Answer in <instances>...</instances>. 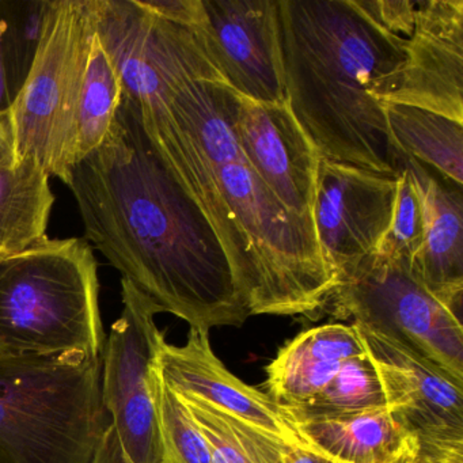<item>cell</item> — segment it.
<instances>
[{"label":"cell","mask_w":463,"mask_h":463,"mask_svg":"<svg viewBox=\"0 0 463 463\" xmlns=\"http://www.w3.org/2000/svg\"><path fill=\"white\" fill-rule=\"evenodd\" d=\"M66 185L86 240L161 313L207 332L250 317L215 232L148 139L134 99L124 94L104 143Z\"/></svg>","instance_id":"obj_1"},{"label":"cell","mask_w":463,"mask_h":463,"mask_svg":"<svg viewBox=\"0 0 463 463\" xmlns=\"http://www.w3.org/2000/svg\"><path fill=\"white\" fill-rule=\"evenodd\" d=\"M237 99L218 80H188L139 112L162 161L215 232L249 314L318 318L335 278L313 221L286 210L241 153Z\"/></svg>","instance_id":"obj_2"},{"label":"cell","mask_w":463,"mask_h":463,"mask_svg":"<svg viewBox=\"0 0 463 463\" xmlns=\"http://www.w3.org/2000/svg\"><path fill=\"white\" fill-rule=\"evenodd\" d=\"M287 104L322 158L397 177L409 159L381 99L408 39L376 24L357 0H279Z\"/></svg>","instance_id":"obj_3"},{"label":"cell","mask_w":463,"mask_h":463,"mask_svg":"<svg viewBox=\"0 0 463 463\" xmlns=\"http://www.w3.org/2000/svg\"><path fill=\"white\" fill-rule=\"evenodd\" d=\"M99 265L78 238H44L0 261V354L101 360Z\"/></svg>","instance_id":"obj_4"},{"label":"cell","mask_w":463,"mask_h":463,"mask_svg":"<svg viewBox=\"0 0 463 463\" xmlns=\"http://www.w3.org/2000/svg\"><path fill=\"white\" fill-rule=\"evenodd\" d=\"M107 427L101 360L0 354V463H94Z\"/></svg>","instance_id":"obj_5"},{"label":"cell","mask_w":463,"mask_h":463,"mask_svg":"<svg viewBox=\"0 0 463 463\" xmlns=\"http://www.w3.org/2000/svg\"><path fill=\"white\" fill-rule=\"evenodd\" d=\"M94 0H50L31 71L10 105L14 165L33 159L69 183L75 166L77 116L91 43Z\"/></svg>","instance_id":"obj_6"},{"label":"cell","mask_w":463,"mask_h":463,"mask_svg":"<svg viewBox=\"0 0 463 463\" xmlns=\"http://www.w3.org/2000/svg\"><path fill=\"white\" fill-rule=\"evenodd\" d=\"M322 313L389 335L463 382L462 319L425 288L408 260L365 257L338 278Z\"/></svg>","instance_id":"obj_7"},{"label":"cell","mask_w":463,"mask_h":463,"mask_svg":"<svg viewBox=\"0 0 463 463\" xmlns=\"http://www.w3.org/2000/svg\"><path fill=\"white\" fill-rule=\"evenodd\" d=\"M123 311L110 327L101 357V398L108 427L99 463H164L156 419V357L165 338L159 308L121 279Z\"/></svg>","instance_id":"obj_8"},{"label":"cell","mask_w":463,"mask_h":463,"mask_svg":"<svg viewBox=\"0 0 463 463\" xmlns=\"http://www.w3.org/2000/svg\"><path fill=\"white\" fill-rule=\"evenodd\" d=\"M96 34L137 107L151 108L188 80L223 83L199 29L161 20L137 0H94Z\"/></svg>","instance_id":"obj_9"},{"label":"cell","mask_w":463,"mask_h":463,"mask_svg":"<svg viewBox=\"0 0 463 463\" xmlns=\"http://www.w3.org/2000/svg\"><path fill=\"white\" fill-rule=\"evenodd\" d=\"M354 325L395 420L416 438L420 463H463V382L400 341Z\"/></svg>","instance_id":"obj_10"},{"label":"cell","mask_w":463,"mask_h":463,"mask_svg":"<svg viewBox=\"0 0 463 463\" xmlns=\"http://www.w3.org/2000/svg\"><path fill=\"white\" fill-rule=\"evenodd\" d=\"M397 177L321 158L313 224L327 269L338 278L376 253L392 222Z\"/></svg>","instance_id":"obj_11"},{"label":"cell","mask_w":463,"mask_h":463,"mask_svg":"<svg viewBox=\"0 0 463 463\" xmlns=\"http://www.w3.org/2000/svg\"><path fill=\"white\" fill-rule=\"evenodd\" d=\"M199 28L211 63L235 94L287 101L279 0H203Z\"/></svg>","instance_id":"obj_12"},{"label":"cell","mask_w":463,"mask_h":463,"mask_svg":"<svg viewBox=\"0 0 463 463\" xmlns=\"http://www.w3.org/2000/svg\"><path fill=\"white\" fill-rule=\"evenodd\" d=\"M379 102L409 105L463 123V0L417 2L405 63Z\"/></svg>","instance_id":"obj_13"},{"label":"cell","mask_w":463,"mask_h":463,"mask_svg":"<svg viewBox=\"0 0 463 463\" xmlns=\"http://www.w3.org/2000/svg\"><path fill=\"white\" fill-rule=\"evenodd\" d=\"M235 139L260 180L286 210L313 221L321 154L288 104H262L238 96Z\"/></svg>","instance_id":"obj_14"},{"label":"cell","mask_w":463,"mask_h":463,"mask_svg":"<svg viewBox=\"0 0 463 463\" xmlns=\"http://www.w3.org/2000/svg\"><path fill=\"white\" fill-rule=\"evenodd\" d=\"M156 367L162 381L178 395L200 398L289 443H305L279 403L227 370L213 354L207 330H189L184 345H173L164 338L156 351Z\"/></svg>","instance_id":"obj_15"},{"label":"cell","mask_w":463,"mask_h":463,"mask_svg":"<svg viewBox=\"0 0 463 463\" xmlns=\"http://www.w3.org/2000/svg\"><path fill=\"white\" fill-rule=\"evenodd\" d=\"M425 204V232L411 268L425 288L460 318L463 298L462 186L440 181L411 161Z\"/></svg>","instance_id":"obj_16"},{"label":"cell","mask_w":463,"mask_h":463,"mask_svg":"<svg viewBox=\"0 0 463 463\" xmlns=\"http://www.w3.org/2000/svg\"><path fill=\"white\" fill-rule=\"evenodd\" d=\"M364 354L352 325L326 324L299 333L267 367V394L281 409L307 405L346 360Z\"/></svg>","instance_id":"obj_17"},{"label":"cell","mask_w":463,"mask_h":463,"mask_svg":"<svg viewBox=\"0 0 463 463\" xmlns=\"http://www.w3.org/2000/svg\"><path fill=\"white\" fill-rule=\"evenodd\" d=\"M307 446L340 463H411L419 443L386 406L294 421Z\"/></svg>","instance_id":"obj_18"},{"label":"cell","mask_w":463,"mask_h":463,"mask_svg":"<svg viewBox=\"0 0 463 463\" xmlns=\"http://www.w3.org/2000/svg\"><path fill=\"white\" fill-rule=\"evenodd\" d=\"M50 175L33 159L0 156V251L20 253L47 238L55 204Z\"/></svg>","instance_id":"obj_19"},{"label":"cell","mask_w":463,"mask_h":463,"mask_svg":"<svg viewBox=\"0 0 463 463\" xmlns=\"http://www.w3.org/2000/svg\"><path fill=\"white\" fill-rule=\"evenodd\" d=\"M382 107L390 135L406 158L462 186L463 123L409 105L384 102Z\"/></svg>","instance_id":"obj_20"},{"label":"cell","mask_w":463,"mask_h":463,"mask_svg":"<svg viewBox=\"0 0 463 463\" xmlns=\"http://www.w3.org/2000/svg\"><path fill=\"white\" fill-rule=\"evenodd\" d=\"M123 96L120 77L99 37L94 34L78 104L75 165L104 143L118 115Z\"/></svg>","instance_id":"obj_21"},{"label":"cell","mask_w":463,"mask_h":463,"mask_svg":"<svg viewBox=\"0 0 463 463\" xmlns=\"http://www.w3.org/2000/svg\"><path fill=\"white\" fill-rule=\"evenodd\" d=\"M383 390L367 352L343 363L335 378L311 400L298 409H283L292 422L319 417L343 416L382 408Z\"/></svg>","instance_id":"obj_22"},{"label":"cell","mask_w":463,"mask_h":463,"mask_svg":"<svg viewBox=\"0 0 463 463\" xmlns=\"http://www.w3.org/2000/svg\"><path fill=\"white\" fill-rule=\"evenodd\" d=\"M50 0H0V48L14 99L36 58Z\"/></svg>","instance_id":"obj_23"},{"label":"cell","mask_w":463,"mask_h":463,"mask_svg":"<svg viewBox=\"0 0 463 463\" xmlns=\"http://www.w3.org/2000/svg\"><path fill=\"white\" fill-rule=\"evenodd\" d=\"M178 397L185 403L207 440L211 463H268L257 443L259 428L200 398Z\"/></svg>","instance_id":"obj_24"},{"label":"cell","mask_w":463,"mask_h":463,"mask_svg":"<svg viewBox=\"0 0 463 463\" xmlns=\"http://www.w3.org/2000/svg\"><path fill=\"white\" fill-rule=\"evenodd\" d=\"M156 419L164 463H211L207 440L181 398L154 375Z\"/></svg>","instance_id":"obj_25"},{"label":"cell","mask_w":463,"mask_h":463,"mask_svg":"<svg viewBox=\"0 0 463 463\" xmlns=\"http://www.w3.org/2000/svg\"><path fill=\"white\" fill-rule=\"evenodd\" d=\"M425 232V204L421 186L409 159L397 175V194L389 230L376 253L413 261Z\"/></svg>","instance_id":"obj_26"},{"label":"cell","mask_w":463,"mask_h":463,"mask_svg":"<svg viewBox=\"0 0 463 463\" xmlns=\"http://www.w3.org/2000/svg\"><path fill=\"white\" fill-rule=\"evenodd\" d=\"M357 5L382 28L409 39L413 33L417 2L411 0H357Z\"/></svg>","instance_id":"obj_27"},{"label":"cell","mask_w":463,"mask_h":463,"mask_svg":"<svg viewBox=\"0 0 463 463\" xmlns=\"http://www.w3.org/2000/svg\"><path fill=\"white\" fill-rule=\"evenodd\" d=\"M257 443L268 463H340L306 443H289L261 430H257Z\"/></svg>","instance_id":"obj_28"},{"label":"cell","mask_w":463,"mask_h":463,"mask_svg":"<svg viewBox=\"0 0 463 463\" xmlns=\"http://www.w3.org/2000/svg\"><path fill=\"white\" fill-rule=\"evenodd\" d=\"M143 9L183 28L199 29L204 23L203 0H137Z\"/></svg>","instance_id":"obj_29"},{"label":"cell","mask_w":463,"mask_h":463,"mask_svg":"<svg viewBox=\"0 0 463 463\" xmlns=\"http://www.w3.org/2000/svg\"><path fill=\"white\" fill-rule=\"evenodd\" d=\"M9 153H13L9 115L7 112H0V156Z\"/></svg>","instance_id":"obj_30"},{"label":"cell","mask_w":463,"mask_h":463,"mask_svg":"<svg viewBox=\"0 0 463 463\" xmlns=\"http://www.w3.org/2000/svg\"><path fill=\"white\" fill-rule=\"evenodd\" d=\"M12 102V94H10L9 85H7L4 55H2V48H0V112H7Z\"/></svg>","instance_id":"obj_31"},{"label":"cell","mask_w":463,"mask_h":463,"mask_svg":"<svg viewBox=\"0 0 463 463\" xmlns=\"http://www.w3.org/2000/svg\"><path fill=\"white\" fill-rule=\"evenodd\" d=\"M9 256H12V254L2 253V251H0V261H2V260H5L6 259V257Z\"/></svg>","instance_id":"obj_32"},{"label":"cell","mask_w":463,"mask_h":463,"mask_svg":"<svg viewBox=\"0 0 463 463\" xmlns=\"http://www.w3.org/2000/svg\"><path fill=\"white\" fill-rule=\"evenodd\" d=\"M411 463H420V462H416V460H414V462H411Z\"/></svg>","instance_id":"obj_33"}]
</instances>
